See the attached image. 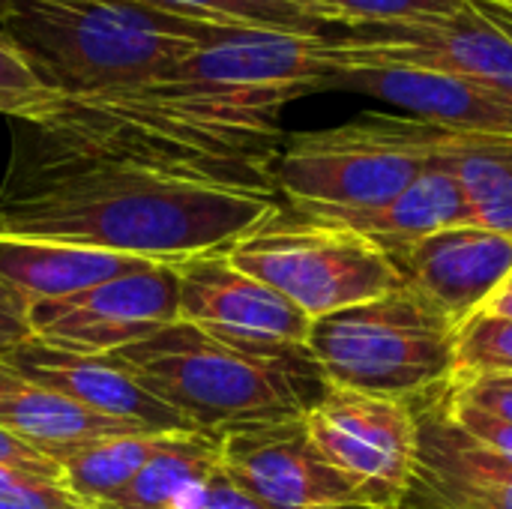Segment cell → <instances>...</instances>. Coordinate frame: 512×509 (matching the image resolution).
<instances>
[{"label": "cell", "mask_w": 512, "mask_h": 509, "mask_svg": "<svg viewBox=\"0 0 512 509\" xmlns=\"http://www.w3.org/2000/svg\"><path fill=\"white\" fill-rule=\"evenodd\" d=\"M276 204L279 198L267 192L69 156L12 135L0 186V237L183 264L228 249Z\"/></svg>", "instance_id": "1"}, {"label": "cell", "mask_w": 512, "mask_h": 509, "mask_svg": "<svg viewBox=\"0 0 512 509\" xmlns=\"http://www.w3.org/2000/svg\"><path fill=\"white\" fill-rule=\"evenodd\" d=\"M12 135L69 156L276 195L279 126L246 120L165 81L102 96L54 93L27 117L12 120Z\"/></svg>", "instance_id": "2"}, {"label": "cell", "mask_w": 512, "mask_h": 509, "mask_svg": "<svg viewBox=\"0 0 512 509\" xmlns=\"http://www.w3.org/2000/svg\"><path fill=\"white\" fill-rule=\"evenodd\" d=\"M234 27L144 0H6L0 33L57 96L135 90Z\"/></svg>", "instance_id": "3"}, {"label": "cell", "mask_w": 512, "mask_h": 509, "mask_svg": "<svg viewBox=\"0 0 512 509\" xmlns=\"http://www.w3.org/2000/svg\"><path fill=\"white\" fill-rule=\"evenodd\" d=\"M114 357L147 393L216 441L234 429L300 420L330 390L306 345L243 348L186 321H174Z\"/></svg>", "instance_id": "4"}, {"label": "cell", "mask_w": 512, "mask_h": 509, "mask_svg": "<svg viewBox=\"0 0 512 509\" xmlns=\"http://www.w3.org/2000/svg\"><path fill=\"white\" fill-rule=\"evenodd\" d=\"M453 129L408 114H360L342 126L282 138L276 198L312 216L369 210L396 198L453 141Z\"/></svg>", "instance_id": "5"}, {"label": "cell", "mask_w": 512, "mask_h": 509, "mask_svg": "<svg viewBox=\"0 0 512 509\" xmlns=\"http://www.w3.org/2000/svg\"><path fill=\"white\" fill-rule=\"evenodd\" d=\"M456 327L408 285L312 321L306 348L336 387L420 402L456 369Z\"/></svg>", "instance_id": "6"}, {"label": "cell", "mask_w": 512, "mask_h": 509, "mask_svg": "<svg viewBox=\"0 0 512 509\" xmlns=\"http://www.w3.org/2000/svg\"><path fill=\"white\" fill-rule=\"evenodd\" d=\"M225 252L234 267L279 291L312 321L405 285L393 258L369 237L282 201Z\"/></svg>", "instance_id": "7"}, {"label": "cell", "mask_w": 512, "mask_h": 509, "mask_svg": "<svg viewBox=\"0 0 512 509\" xmlns=\"http://www.w3.org/2000/svg\"><path fill=\"white\" fill-rule=\"evenodd\" d=\"M315 450L354 489L363 509H399L417 474L414 402L336 387L303 417Z\"/></svg>", "instance_id": "8"}, {"label": "cell", "mask_w": 512, "mask_h": 509, "mask_svg": "<svg viewBox=\"0 0 512 509\" xmlns=\"http://www.w3.org/2000/svg\"><path fill=\"white\" fill-rule=\"evenodd\" d=\"M327 60L342 66H402L453 75L512 99V39L471 0L447 18L363 27L354 36L330 39Z\"/></svg>", "instance_id": "9"}, {"label": "cell", "mask_w": 512, "mask_h": 509, "mask_svg": "<svg viewBox=\"0 0 512 509\" xmlns=\"http://www.w3.org/2000/svg\"><path fill=\"white\" fill-rule=\"evenodd\" d=\"M180 318L177 264L144 261L108 282L30 306L33 339L72 354H117Z\"/></svg>", "instance_id": "10"}, {"label": "cell", "mask_w": 512, "mask_h": 509, "mask_svg": "<svg viewBox=\"0 0 512 509\" xmlns=\"http://www.w3.org/2000/svg\"><path fill=\"white\" fill-rule=\"evenodd\" d=\"M180 318L201 333L243 348L306 345L312 318L279 291L231 264L225 249L177 264Z\"/></svg>", "instance_id": "11"}, {"label": "cell", "mask_w": 512, "mask_h": 509, "mask_svg": "<svg viewBox=\"0 0 512 509\" xmlns=\"http://www.w3.org/2000/svg\"><path fill=\"white\" fill-rule=\"evenodd\" d=\"M219 465L273 509H363L348 480L315 450L303 417L222 435Z\"/></svg>", "instance_id": "12"}, {"label": "cell", "mask_w": 512, "mask_h": 509, "mask_svg": "<svg viewBox=\"0 0 512 509\" xmlns=\"http://www.w3.org/2000/svg\"><path fill=\"white\" fill-rule=\"evenodd\" d=\"M405 285L456 330L483 312L512 273V237L459 225L390 255Z\"/></svg>", "instance_id": "13"}, {"label": "cell", "mask_w": 512, "mask_h": 509, "mask_svg": "<svg viewBox=\"0 0 512 509\" xmlns=\"http://www.w3.org/2000/svg\"><path fill=\"white\" fill-rule=\"evenodd\" d=\"M441 393L414 402L420 453L405 507L512 509V468L444 417Z\"/></svg>", "instance_id": "14"}, {"label": "cell", "mask_w": 512, "mask_h": 509, "mask_svg": "<svg viewBox=\"0 0 512 509\" xmlns=\"http://www.w3.org/2000/svg\"><path fill=\"white\" fill-rule=\"evenodd\" d=\"M3 360L99 417L150 432H195L177 411L147 393L114 354H72L30 339Z\"/></svg>", "instance_id": "15"}, {"label": "cell", "mask_w": 512, "mask_h": 509, "mask_svg": "<svg viewBox=\"0 0 512 509\" xmlns=\"http://www.w3.org/2000/svg\"><path fill=\"white\" fill-rule=\"evenodd\" d=\"M324 90L363 93L453 132L512 135V99L429 69L342 66L327 78Z\"/></svg>", "instance_id": "16"}, {"label": "cell", "mask_w": 512, "mask_h": 509, "mask_svg": "<svg viewBox=\"0 0 512 509\" xmlns=\"http://www.w3.org/2000/svg\"><path fill=\"white\" fill-rule=\"evenodd\" d=\"M0 429L60 462L63 456L114 435L150 432L99 417L51 387L36 384L0 357Z\"/></svg>", "instance_id": "17"}, {"label": "cell", "mask_w": 512, "mask_h": 509, "mask_svg": "<svg viewBox=\"0 0 512 509\" xmlns=\"http://www.w3.org/2000/svg\"><path fill=\"white\" fill-rule=\"evenodd\" d=\"M321 219L342 222L360 231L363 237H369L387 255H396L405 246L420 243L438 231L468 225V204H465V195L459 189L453 168L441 156L414 183H408L396 198L369 210L333 213Z\"/></svg>", "instance_id": "18"}, {"label": "cell", "mask_w": 512, "mask_h": 509, "mask_svg": "<svg viewBox=\"0 0 512 509\" xmlns=\"http://www.w3.org/2000/svg\"><path fill=\"white\" fill-rule=\"evenodd\" d=\"M138 264L144 261L93 252L81 246H63L51 240L0 237V279L9 288H15L30 306L78 294Z\"/></svg>", "instance_id": "19"}, {"label": "cell", "mask_w": 512, "mask_h": 509, "mask_svg": "<svg viewBox=\"0 0 512 509\" xmlns=\"http://www.w3.org/2000/svg\"><path fill=\"white\" fill-rule=\"evenodd\" d=\"M219 471V441L201 432H171L132 483L96 509H186Z\"/></svg>", "instance_id": "20"}, {"label": "cell", "mask_w": 512, "mask_h": 509, "mask_svg": "<svg viewBox=\"0 0 512 509\" xmlns=\"http://www.w3.org/2000/svg\"><path fill=\"white\" fill-rule=\"evenodd\" d=\"M468 204V225L512 237V135L456 132L447 153Z\"/></svg>", "instance_id": "21"}, {"label": "cell", "mask_w": 512, "mask_h": 509, "mask_svg": "<svg viewBox=\"0 0 512 509\" xmlns=\"http://www.w3.org/2000/svg\"><path fill=\"white\" fill-rule=\"evenodd\" d=\"M171 432H132L93 441L60 459L63 489L72 492L81 504L99 507L117 492H123L132 477L150 462Z\"/></svg>", "instance_id": "22"}, {"label": "cell", "mask_w": 512, "mask_h": 509, "mask_svg": "<svg viewBox=\"0 0 512 509\" xmlns=\"http://www.w3.org/2000/svg\"><path fill=\"white\" fill-rule=\"evenodd\" d=\"M159 9L213 21L225 27H249V30H285V33H321L324 21L294 3V0H144Z\"/></svg>", "instance_id": "23"}, {"label": "cell", "mask_w": 512, "mask_h": 509, "mask_svg": "<svg viewBox=\"0 0 512 509\" xmlns=\"http://www.w3.org/2000/svg\"><path fill=\"white\" fill-rule=\"evenodd\" d=\"M512 375V318L477 312L456 333V369L453 381Z\"/></svg>", "instance_id": "24"}, {"label": "cell", "mask_w": 512, "mask_h": 509, "mask_svg": "<svg viewBox=\"0 0 512 509\" xmlns=\"http://www.w3.org/2000/svg\"><path fill=\"white\" fill-rule=\"evenodd\" d=\"M312 9L324 24H354L381 27V24H405L420 18H447L468 6V0H294Z\"/></svg>", "instance_id": "25"}, {"label": "cell", "mask_w": 512, "mask_h": 509, "mask_svg": "<svg viewBox=\"0 0 512 509\" xmlns=\"http://www.w3.org/2000/svg\"><path fill=\"white\" fill-rule=\"evenodd\" d=\"M51 96L54 90L42 84L24 54L0 33V114H6L9 120H21Z\"/></svg>", "instance_id": "26"}, {"label": "cell", "mask_w": 512, "mask_h": 509, "mask_svg": "<svg viewBox=\"0 0 512 509\" xmlns=\"http://www.w3.org/2000/svg\"><path fill=\"white\" fill-rule=\"evenodd\" d=\"M441 402V411L444 417L462 432L468 435L477 447H483L486 453H492L495 459L507 462L512 468V423L486 411V408H477L465 399H459L456 393H450V387L438 396Z\"/></svg>", "instance_id": "27"}, {"label": "cell", "mask_w": 512, "mask_h": 509, "mask_svg": "<svg viewBox=\"0 0 512 509\" xmlns=\"http://www.w3.org/2000/svg\"><path fill=\"white\" fill-rule=\"evenodd\" d=\"M450 393H456L459 399L486 408L504 420L512 423V375H489V378H471V381H459L450 384Z\"/></svg>", "instance_id": "28"}, {"label": "cell", "mask_w": 512, "mask_h": 509, "mask_svg": "<svg viewBox=\"0 0 512 509\" xmlns=\"http://www.w3.org/2000/svg\"><path fill=\"white\" fill-rule=\"evenodd\" d=\"M30 339V303L0 279V357H6Z\"/></svg>", "instance_id": "29"}, {"label": "cell", "mask_w": 512, "mask_h": 509, "mask_svg": "<svg viewBox=\"0 0 512 509\" xmlns=\"http://www.w3.org/2000/svg\"><path fill=\"white\" fill-rule=\"evenodd\" d=\"M186 509H273L252 498L246 489H240L219 465V471L192 495Z\"/></svg>", "instance_id": "30"}, {"label": "cell", "mask_w": 512, "mask_h": 509, "mask_svg": "<svg viewBox=\"0 0 512 509\" xmlns=\"http://www.w3.org/2000/svg\"><path fill=\"white\" fill-rule=\"evenodd\" d=\"M0 468H12V471H21V474H36V477L54 480V483L63 486L60 462H54L51 456L33 450L30 444L18 441L15 435H9L3 429H0Z\"/></svg>", "instance_id": "31"}, {"label": "cell", "mask_w": 512, "mask_h": 509, "mask_svg": "<svg viewBox=\"0 0 512 509\" xmlns=\"http://www.w3.org/2000/svg\"><path fill=\"white\" fill-rule=\"evenodd\" d=\"M48 486H60V483L36 477V474H21V471H12V468H0V495L33 492V489H48Z\"/></svg>", "instance_id": "32"}, {"label": "cell", "mask_w": 512, "mask_h": 509, "mask_svg": "<svg viewBox=\"0 0 512 509\" xmlns=\"http://www.w3.org/2000/svg\"><path fill=\"white\" fill-rule=\"evenodd\" d=\"M498 30H504L512 39V6H504V3H492V0H471Z\"/></svg>", "instance_id": "33"}, {"label": "cell", "mask_w": 512, "mask_h": 509, "mask_svg": "<svg viewBox=\"0 0 512 509\" xmlns=\"http://www.w3.org/2000/svg\"><path fill=\"white\" fill-rule=\"evenodd\" d=\"M501 291H512V273H510V279H507V282L501 285Z\"/></svg>", "instance_id": "34"}, {"label": "cell", "mask_w": 512, "mask_h": 509, "mask_svg": "<svg viewBox=\"0 0 512 509\" xmlns=\"http://www.w3.org/2000/svg\"><path fill=\"white\" fill-rule=\"evenodd\" d=\"M492 3H504V6H512V0H492Z\"/></svg>", "instance_id": "35"}, {"label": "cell", "mask_w": 512, "mask_h": 509, "mask_svg": "<svg viewBox=\"0 0 512 509\" xmlns=\"http://www.w3.org/2000/svg\"><path fill=\"white\" fill-rule=\"evenodd\" d=\"M3 12H6V3H3V6H0V18H3Z\"/></svg>", "instance_id": "36"}, {"label": "cell", "mask_w": 512, "mask_h": 509, "mask_svg": "<svg viewBox=\"0 0 512 509\" xmlns=\"http://www.w3.org/2000/svg\"><path fill=\"white\" fill-rule=\"evenodd\" d=\"M399 509H414V507H405V504H402V507H399Z\"/></svg>", "instance_id": "37"}, {"label": "cell", "mask_w": 512, "mask_h": 509, "mask_svg": "<svg viewBox=\"0 0 512 509\" xmlns=\"http://www.w3.org/2000/svg\"><path fill=\"white\" fill-rule=\"evenodd\" d=\"M3 3H6V0H0V6H3Z\"/></svg>", "instance_id": "38"}]
</instances>
